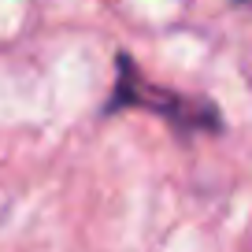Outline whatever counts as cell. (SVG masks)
<instances>
[{
	"label": "cell",
	"instance_id": "6da1fadb",
	"mask_svg": "<svg viewBox=\"0 0 252 252\" xmlns=\"http://www.w3.org/2000/svg\"><path fill=\"white\" fill-rule=\"evenodd\" d=\"M115 108H156L159 115H171L174 123L189 126V130H208L215 126V111L208 104H197V100H186V96H174V93H163V89L141 82L137 67L130 60H119V89H115Z\"/></svg>",
	"mask_w": 252,
	"mask_h": 252
}]
</instances>
